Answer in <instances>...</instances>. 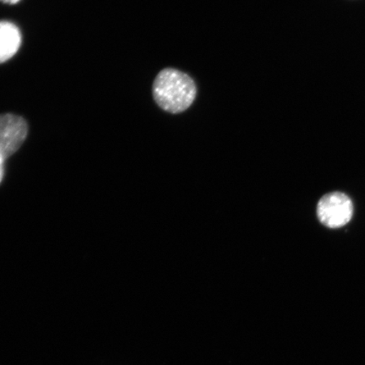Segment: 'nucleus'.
I'll list each match as a JSON object with an SVG mask.
<instances>
[{"instance_id": "nucleus-1", "label": "nucleus", "mask_w": 365, "mask_h": 365, "mask_svg": "<svg viewBox=\"0 0 365 365\" xmlns=\"http://www.w3.org/2000/svg\"><path fill=\"white\" fill-rule=\"evenodd\" d=\"M197 89L189 75L176 68H164L157 76L153 86L155 102L163 110L181 113L195 101Z\"/></svg>"}, {"instance_id": "nucleus-3", "label": "nucleus", "mask_w": 365, "mask_h": 365, "mask_svg": "<svg viewBox=\"0 0 365 365\" xmlns=\"http://www.w3.org/2000/svg\"><path fill=\"white\" fill-rule=\"evenodd\" d=\"M29 133V125L21 116L0 114V157L4 161L20 149Z\"/></svg>"}, {"instance_id": "nucleus-4", "label": "nucleus", "mask_w": 365, "mask_h": 365, "mask_svg": "<svg viewBox=\"0 0 365 365\" xmlns=\"http://www.w3.org/2000/svg\"><path fill=\"white\" fill-rule=\"evenodd\" d=\"M21 34L14 23L0 21V63L8 61L19 50Z\"/></svg>"}, {"instance_id": "nucleus-5", "label": "nucleus", "mask_w": 365, "mask_h": 365, "mask_svg": "<svg viewBox=\"0 0 365 365\" xmlns=\"http://www.w3.org/2000/svg\"><path fill=\"white\" fill-rule=\"evenodd\" d=\"M4 173V160L0 157V182H2Z\"/></svg>"}, {"instance_id": "nucleus-2", "label": "nucleus", "mask_w": 365, "mask_h": 365, "mask_svg": "<svg viewBox=\"0 0 365 365\" xmlns=\"http://www.w3.org/2000/svg\"><path fill=\"white\" fill-rule=\"evenodd\" d=\"M354 205L352 200L344 193H328L319 200L317 217L324 226L336 230L352 220Z\"/></svg>"}, {"instance_id": "nucleus-6", "label": "nucleus", "mask_w": 365, "mask_h": 365, "mask_svg": "<svg viewBox=\"0 0 365 365\" xmlns=\"http://www.w3.org/2000/svg\"><path fill=\"white\" fill-rule=\"evenodd\" d=\"M20 1L21 0H0V2L6 4H16L17 3H19Z\"/></svg>"}]
</instances>
